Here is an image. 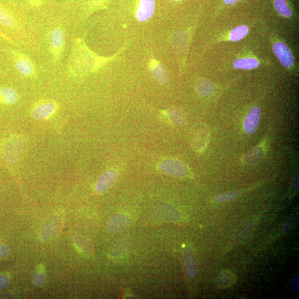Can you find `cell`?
<instances>
[{
    "label": "cell",
    "mask_w": 299,
    "mask_h": 299,
    "mask_svg": "<svg viewBox=\"0 0 299 299\" xmlns=\"http://www.w3.org/2000/svg\"><path fill=\"white\" fill-rule=\"evenodd\" d=\"M57 104L52 101H42L36 104L31 112L32 117L38 120L48 119L56 113Z\"/></svg>",
    "instance_id": "1"
},
{
    "label": "cell",
    "mask_w": 299,
    "mask_h": 299,
    "mask_svg": "<svg viewBox=\"0 0 299 299\" xmlns=\"http://www.w3.org/2000/svg\"><path fill=\"white\" fill-rule=\"evenodd\" d=\"M160 169L163 173L175 178H184L188 174V169L184 163L170 158L160 163Z\"/></svg>",
    "instance_id": "2"
},
{
    "label": "cell",
    "mask_w": 299,
    "mask_h": 299,
    "mask_svg": "<svg viewBox=\"0 0 299 299\" xmlns=\"http://www.w3.org/2000/svg\"><path fill=\"white\" fill-rule=\"evenodd\" d=\"M49 42L52 56L56 60L59 59L64 44V34L63 30L59 27L54 28L50 34Z\"/></svg>",
    "instance_id": "3"
},
{
    "label": "cell",
    "mask_w": 299,
    "mask_h": 299,
    "mask_svg": "<svg viewBox=\"0 0 299 299\" xmlns=\"http://www.w3.org/2000/svg\"><path fill=\"white\" fill-rule=\"evenodd\" d=\"M273 50L280 63L286 68H290L294 63V58L289 48L283 42H277L273 46Z\"/></svg>",
    "instance_id": "4"
},
{
    "label": "cell",
    "mask_w": 299,
    "mask_h": 299,
    "mask_svg": "<svg viewBox=\"0 0 299 299\" xmlns=\"http://www.w3.org/2000/svg\"><path fill=\"white\" fill-rule=\"evenodd\" d=\"M62 221L58 216H53L49 218L43 225L41 236L43 241H47L56 236L59 232Z\"/></svg>",
    "instance_id": "5"
},
{
    "label": "cell",
    "mask_w": 299,
    "mask_h": 299,
    "mask_svg": "<svg viewBox=\"0 0 299 299\" xmlns=\"http://www.w3.org/2000/svg\"><path fill=\"white\" fill-rule=\"evenodd\" d=\"M14 60L17 70L23 76L30 77L34 75L35 68L32 60L21 53H16Z\"/></svg>",
    "instance_id": "6"
},
{
    "label": "cell",
    "mask_w": 299,
    "mask_h": 299,
    "mask_svg": "<svg viewBox=\"0 0 299 299\" xmlns=\"http://www.w3.org/2000/svg\"><path fill=\"white\" fill-rule=\"evenodd\" d=\"M130 224L129 217L123 214H117L110 219L107 225V229L110 234H119L129 228Z\"/></svg>",
    "instance_id": "7"
},
{
    "label": "cell",
    "mask_w": 299,
    "mask_h": 299,
    "mask_svg": "<svg viewBox=\"0 0 299 299\" xmlns=\"http://www.w3.org/2000/svg\"><path fill=\"white\" fill-rule=\"evenodd\" d=\"M183 260L187 276L192 278L196 277L198 274V267L196 255L191 248L186 247L184 249Z\"/></svg>",
    "instance_id": "8"
},
{
    "label": "cell",
    "mask_w": 299,
    "mask_h": 299,
    "mask_svg": "<svg viewBox=\"0 0 299 299\" xmlns=\"http://www.w3.org/2000/svg\"><path fill=\"white\" fill-rule=\"evenodd\" d=\"M261 118L260 109L254 107L250 110L245 121H244V129L246 132L253 134L257 130Z\"/></svg>",
    "instance_id": "9"
},
{
    "label": "cell",
    "mask_w": 299,
    "mask_h": 299,
    "mask_svg": "<svg viewBox=\"0 0 299 299\" xmlns=\"http://www.w3.org/2000/svg\"><path fill=\"white\" fill-rule=\"evenodd\" d=\"M209 132L205 127L196 128L192 133L191 145L194 151L201 152L206 147L208 142Z\"/></svg>",
    "instance_id": "10"
},
{
    "label": "cell",
    "mask_w": 299,
    "mask_h": 299,
    "mask_svg": "<svg viewBox=\"0 0 299 299\" xmlns=\"http://www.w3.org/2000/svg\"><path fill=\"white\" fill-rule=\"evenodd\" d=\"M117 179V174L114 170L108 171L96 182L95 187L96 192L99 193L106 192L114 185Z\"/></svg>",
    "instance_id": "11"
},
{
    "label": "cell",
    "mask_w": 299,
    "mask_h": 299,
    "mask_svg": "<svg viewBox=\"0 0 299 299\" xmlns=\"http://www.w3.org/2000/svg\"><path fill=\"white\" fill-rule=\"evenodd\" d=\"M154 10V0H140L137 12L138 19L140 21L148 20L153 15Z\"/></svg>",
    "instance_id": "12"
},
{
    "label": "cell",
    "mask_w": 299,
    "mask_h": 299,
    "mask_svg": "<svg viewBox=\"0 0 299 299\" xmlns=\"http://www.w3.org/2000/svg\"><path fill=\"white\" fill-rule=\"evenodd\" d=\"M18 100V94L13 88L4 87L0 88V103L5 105H14Z\"/></svg>",
    "instance_id": "13"
},
{
    "label": "cell",
    "mask_w": 299,
    "mask_h": 299,
    "mask_svg": "<svg viewBox=\"0 0 299 299\" xmlns=\"http://www.w3.org/2000/svg\"><path fill=\"white\" fill-rule=\"evenodd\" d=\"M0 24L9 28H15L17 24L11 12L2 5H0Z\"/></svg>",
    "instance_id": "14"
},
{
    "label": "cell",
    "mask_w": 299,
    "mask_h": 299,
    "mask_svg": "<svg viewBox=\"0 0 299 299\" xmlns=\"http://www.w3.org/2000/svg\"><path fill=\"white\" fill-rule=\"evenodd\" d=\"M264 155V150L260 146H256L249 151L243 157V162L246 164H253L258 162Z\"/></svg>",
    "instance_id": "15"
},
{
    "label": "cell",
    "mask_w": 299,
    "mask_h": 299,
    "mask_svg": "<svg viewBox=\"0 0 299 299\" xmlns=\"http://www.w3.org/2000/svg\"><path fill=\"white\" fill-rule=\"evenodd\" d=\"M168 116L172 123L179 126H183L186 123L185 115L179 108H172L168 110Z\"/></svg>",
    "instance_id": "16"
},
{
    "label": "cell",
    "mask_w": 299,
    "mask_h": 299,
    "mask_svg": "<svg viewBox=\"0 0 299 299\" xmlns=\"http://www.w3.org/2000/svg\"><path fill=\"white\" fill-rule=\"evenodd\" d=\"M258 61L253 58H243L237 59L234 63L236 69L251 70L257 68Z\"/></svg>",
    "instance_id": "17"
},
{
    "label": "cell",
    "mask_w": 299,
    "mask_h": 299,
    "mask_svg": "<svg viewBox=\"0 0 299 299\" xmlns=\"http://www.w3.org/2000/svg\"><path fill=\"white\" fill-rule=\"evenodd\" d=\"M235 282V277L230 272L224 271L219 274L217 282L222 288H228Z\"/></svg>",
    "instance_id": "18"
},
{
    "label": "cell",
    "mask_w": 299,
    "mask_h": 299,
    "mask_svg": "<svg viewBox=\"0 0 299 299\" xmlns=\"http://www.w3.org/2000/svg\"><path fill=\"white\" fill-rule=\"evenodd\" d=\"M46 279V272L44 265L40 264L37 267L34 274L32 283L37 288H41L44 285Z\"/></svg>",
    "instance_id": "19"
},
{
    "label": "cell",
    "mask_w": 299,
    "mask_h": 299,
    "mask_svg": "<svg viewBox=\"0 0 299 299\" xmlns=\"http://www.w3.org/2000/svg\"><path fill=\"white\" fill-rule=\"evenodd\" d=\"M130 245L129 240H119L117 243L114 244L112 248V254L114 256H120L124 254L129 249Z\"/></svg>",
    "instance_id": "20"
},
{
    "label": "cell",
    "mask_w": 299,
    "mask_h": 299,
    "mask_svg": "<svg viewBox=\"0 0 299 299\" xmlns=\"http://www.w3.org/2000/svg\"><path fill=\"white\" fill-rule=\"evenodd\" d=\"M214 90L215 87L213 83L205 79L200 81L197 84V92L201 96H209L214 91Z\"/></svg>",
    "instance_id": "21"
},
{
    "label": "cell",
    "mask_w": 299,
    "mask_h": 299,
    "mask_svg": "<svg viewBox=\"0 0 299 299\" xmlns=\"http://www.w3.org/2000/svg\"><path fill=\"white\" fill-rule=\"evenodd\" d=\"M75 242L79 249L85 255H90L93 253L92 246L88 240L83 237H77Z\"/></svg>",
    "instance_id": "22"
},
{
    "label": "cell",
    "mask_w": 299,
    "mask_h": 299,
    "mask_svg": "<svg viewBox=\"0 0 299 299\" xmlns=\"http://www.w3.org/2000/svg\"><path fill=\"white\" fill-rule=\"evenodd\" d=\"M248 28L244 25L237 26L231 30L230 34V40L237 42L242 40L248 34Z\"/></svg>",
    "instance_id": "23"
},
{
    "label": "cell",
    "mask_w": 299,
    "mask_h": 299,
    "mask_svg": "<svg viewBox=\"0 0 299 299\" xmlns=\"http://www.w3.org/2000/svg\"><path fill=\"white\" fill-rule=\"evenodd\" d=\"M153 75L158 83L161 84H166L169 80L167 73L163 67L160 64L155 66L152 70Z\"/></svg>",
    "instance_id": "24"
},
{
    "label": "cell",
    "mask_w": 299,
    "mask_h": 299,
    "mask_svg": "<svg viewBox=\"0 0 299 299\" xmlns=\"http://www.w3.org/2000/svg\"><path fill=\"white\" fill-rule=\"evenodd\" d=\"M22 4L28 9L39 10L48 5L49 0H22Z\"/></svg>",
    "instance_id": "25"
},
{
    "label": "cell",
    "mask_w": 299,
    "mask_h": 299,
    "mask_svg": "<svg viewBox=\"0 0 299 299\" xmlns=\"http://www.w3.org/2000/svg\"><path fill=\"white\" fill-rule=\"evenodd\" d=\"M274 6L279 13L286 17H290L291 15V11L288 7L285 0H275Z\"/></svg>",
    "instance_id": "26"
},
{
    "label": "cell",
    "mask_w": 299,
    "mask_h": 299,
    "mask_svg": "<svg viewBox=\"0 0 299 299\" xmlns=\"http://www.w3.org/2000/svg\"><path fill=\"white\" fill-rule=\"evenodd\" d=\"M239 196V193L237 191H230L217 194L214 197V201L216 203H225L233 201Z\"/></svg>",
    "instance_id": "27"
},
{
    "label": "cell",
    "mask_w": 299,
    "mask_h": 299,
    "mask_svg": "<svg viewBox=\"0 0 299 299\" xmlns=\"http://www.w3.org/2000/svg\"><path fill=\"white\" fill-rule=\"evenodd\" d=\"M10 283V279L5 275L0 276V291L4 289L8 286Z\"/></svg>",
    "instance_id": "28"
},
{
    "label": "cell",
    "mask_w": 299,
    "mask_h": 299,
    "mask_svg": "<svg viewBox=\"0 0 299 299\" xmlns=\"http://www.w3.org/2000/svg\"><path fill=\"white\" fill-rule=\"evenodd\" d=\"M9 253V248L3 244H0V259L7 257Z\"/></svg>",
    "instance_id": "29"
},
{
    "label": "cell",
    "mask_w": 299,
    "mask_h": 299,
    "mask_svg": "<svg viewBox=\"0 0 299 299\" xmlns=\"http://www.w3.org/2000/svg\"><path fill=\"white\" fill-rule=\"evenodd\" d=\"M295 222H294L293 219H291L289 222H287L284 224L283 227L282 228V230L283 231H288L290 230L292 227L294 226Z\"/></svg>",
    "instance_id": "30"
},
{
    "label": "cell",
    "mask_w": 299,
    "mask_h": 299,
    "mask_svg": "<svg viewBox=\"0 0 299 299\" xmlns=\"http://www.w3.org/2000/svg\"><path fill=\"white\" fill-rule=\"evenodd\" d=\"M298 275L291 280L290 286L292 289L297 290L298 289Z\"/></svg>",
    "instance_id": "31"
},
{
    "label": "cell",
    "mask_w": 299,
    "mask_h": 299,
    "mask_svg": "<svg viewBox=\"0 0 299 299\" xmlns=\"http://www.w3.org/2000/svg\"><path fill=\"white\" fill-rule=\"evenodd\" d=\"M298 178L297 176V178L295 179V180L293 183V184H292V190H293L294 191H296L298 190Z\"/></svg>",
    "instance_id": "32"
},
{
    "label": "cell",
    "mask_w": 299,
    "mask_h": 299,
    "mask_svg": "<svg viewBox=\"0 0 299 299\" xmlns=\"http://www.w3.org/2000/svg\"><path fill=\"white\" fill-rule=\"evenodd\" d=\"M238 1H239V0H224V2L229 5H233Z\"/></svg>",
    "instance_id": "33"
}]
</instances>
